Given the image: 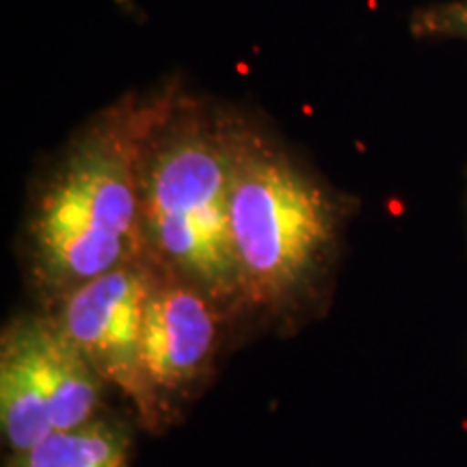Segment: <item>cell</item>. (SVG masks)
Returning <instances> with one entry per match:
<instances>
[{"mask_svg": "<svg viewBox=\"0 0 467 467\" xmlns=\"http://www.w3.org/2000/svg\"><path fill=\"white\" fill-rule=\"evenodd\" d=\"M132 91L91 117L46 169L26 221V258L46 295L145 260L141 173L148 145L180 96Z\"/></svg>", "mask_w": 467, "mask_h": 467, "instance_id": "obj_1", "label": "cell"}, {"mask_svg": "<svg viewBox=\"0 0 467 467\" xmlns=\"http://www.w3.org/2000/svg\"><path fill=\"white\" fill-rule=\"evenodd\" d=\"M230 191L232 115L180 93L143 159L145 258L213 301L241 296Z\"/></svg>", "mask_w": 467, "mask_h": 467, "instance_id": "obj_2", "label": "cell"}, {"mask_svg": "<svg viewBox=\"0 0 467 467\" xmlns=\"http://www.w3.org/2000/svg\"><path fill=\"white\" fill-rule=\"evenodd\" d=\"M340 225L334 191L232 115L230 230L241 299L273 307L299 296L334 255Z\"/></svg>", "mask_w": 467, "mask_h": 467, "instance_id": "obj_3", "label": "cell"}, {"mask_svg": "<svg viewBox=\"0 0 467 467\" xmlns=\"http://www.w3.org/2000/svg\"><path fill=\"white\" fill-rule=\"evenodd\" d=\"M102 377L55 318L11 327L0 350V422L16 454L93 422Z\"/></svg>", "mask_w": 467, "mask_h": 467, "instance_id": "obj_4", "label": "cell"}, {"mask_svg": "<svg viewBox=\"0 0 467 467\" xmlns=\"http://www.w3.org/2000/svg\"><path fill=\"white\" fill-rule=\"evenodd\" d=\"M156 271L145 258L104 273L61 296L55 317L102 381L124 392L145 418H154L159 405L141 366L143 314Z\"/></svg>", "mask_w": 467, "mask_h": 467, "instance_id": "obj_5", "label": "cell"}, {"mask_svg": "<svg viewBox=\"0 0 467 467\" xmlns=\"http://www.w3.org/2000/svg\"><path fill=\"white\" fill-rule=\"evenodd\" d=\"M206 292L156 271L141 329L145 381L159 402L202 375L217 347L219 320Z\"/></svg>", "mask_w": 467, "mask_h": 467, "instance_id": "obj_6", "label": "cell"}, {"mask_svg": "<svg viewBox=\"0 0 467 467\" xmlns=\"http://www.w3.org/2000/svg\"><path fill=\"white\" fill-rule=\"evenodd\" d=\"M16 467H128V437L117 426L93 420L17 454Z\"/></svg>", "mask_w": 467, "mask_h": 467, "instance_id": "obj_7", "label": "cell"}, {"mask_svg": "<svg viewBox=\"0 0 467 467\" xmlns=\"http://www.w3.org/2000/svg\"><path fill=\"white\" fill-rule=\"evenodd\" d=\"M411 31L420 37L465 39L467 42V0L431 5L418 11L411 20Z\"/></svg>", "mask_w": 467, "mask_h": 467, "instance_id": "obj_8", "label": "cell"}]
</instances>
